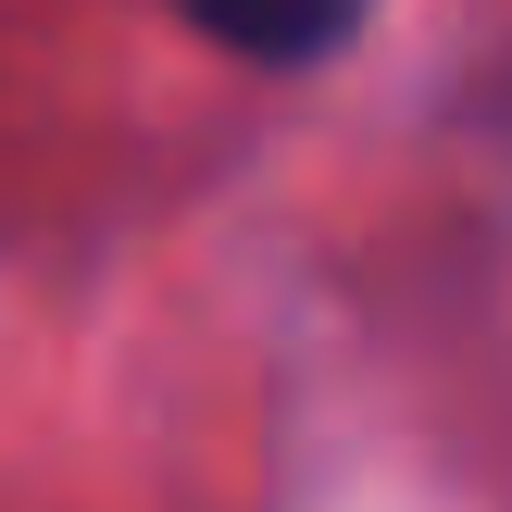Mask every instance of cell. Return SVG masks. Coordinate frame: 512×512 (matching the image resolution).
<instances>
[{
	"mask_svg": "<svg viewBox=\"0 0 512 512\" xmlns=\"http://www.w3.org/2000/svg\"><path fill=\"white\" fill-rule=\"evenodd\" d=\"M175 25H200L213 50H238V63H263V75H300V63H325V50H350V25L375 13V0H163Z\"/></svg>",
	"mask_w": 512,
	"mask_h": 512,
	"instance_id": "6da1fadb",
	"label": "cell"
}]
</instances>
